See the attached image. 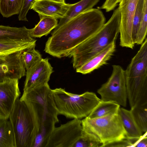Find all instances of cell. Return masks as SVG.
Instances as JSON below:
<instances>
[{
    "label": "cell",
    "mask_w": 147,
    "mask_h": 147,
    "mask_svg": "<svg viewBox=\"0 0 147 147\" xmlns=\"http://www.w3.org/2000/svg\"><path fill=\"white\" fill-rule=\"evenodd\" d=\"M105 21L99 9L84 12L54 29L44 51L57 58L69 56L76 47L99 30Z\"/></svg>",
    "instance_id": "6da1fadb"
},
{
    "label": "cell",
    "mask_w": 147,
    "mask_h": 147,
    "mask_svg": "<svg viewBox=\"0 0 147 147\" xmlns=\"http://www.w3.org/2000/svg\"><path fill=\"white\" fill-rule=\"evenodd\" d=\"M121 14L119 7L113 11L109 20L93 36L80 44L69 56L72 58L76 69L116 39L120 32Z\"/></svg>",
    "instance_id": "7a4b0ae2"
},
{
    "label": "cell",
    "mask_w": 147,
    "mask_h": 147,
    "mask_svg": "<svg viewBox=\"0 0 147 147\" xmlns=\"http://www.w3.org/2000/svg\"><path fill=\"white\" fill-rule=\"evenodd\" d=\"M20 99L24 101L27 106L36 134L42 125L55 124L59 122L58 118L59 114L52 89L48 83L38 85L24 91Z\"/></svg>",
    "instance_id": "3957f363"
},
{
    "label": "cell",
    "mask_w": 147,
    "mask_h": 147,
    "mask_svg": "<svg viewBox=\"0 0 147 147\" xmlns=\"http://www.w3.org/2000/svg\"><path fill=\"white\" fill-rule=\"evenodd\" d=\"M127 98L131 108L147 103V38L125 70Z\"/></svg>",
    "instance_id": "277c9868"
},
{
    "label": "cell",
    "mask_w": 147,
    "mask_h": 147,
    "mask_svg": "<svg viewBox=\"0 0 147 147\" xmlns=\"http://www.w3.org/2000/svg\"><path fill=\"white\" fill-rule=\"evenodd\" d=\"M52 91L59 114L67 118L80 119L87 117L100 100L92 92L78 94L69 92L61 88Z\"/></svg>",
    "instance_id": "5b68a950"
},
{
    "label": "cell",
    "mask_w": 147,
    "mask_h": 147,
    "mask_svg": "<svg viewBox=\"0 0 147 147\" xmlns=\"http://www.w3.org/2000/svg\"><path fill=\"white\" fill-rule=\"evenodd\" d=\"M81 121L82 130L101 144V147L111 142L126 138V132L118 113L105 116Z\"/></svg>",
    "instance_id": "8992f818"
},
{
    "label": "cell",
    "mask_w": 147,
    "mask_h": 147,
    "mask_svg": "<svg viewBox=\"0 0 147 147\" xmlns=\"http://www.w3.org/2000/svg\"><path fill=\"white\" fill-rule=\"evenodd\" d=\"M9 119L14 134L16 147H33L36 129L26 105L19 98L16 100Z\"/></svg>",
    "instance_id": "52a82bcc"
},
{
    "label": "cell",
    "mask_w": 147,
    "mask_h": 147,
    "mask_svg": "<svg viewBox=\"0 0 147 147\" xmlns=\"http://www.w3.org/2000/svg\"><path fill=\"white\" fill-rule=\"evenodd\" d=\"M112 74L97 91L101 100L111 101L125 107L127 95L125 70L119 65H112Z\"/></svg>",
    "instance_id": "ba28073f"
},
{
    "label": "cell",
    "mask_w": 147,
    "mask_h": 147,
    "mask_svg": "<svg viewBox=\"0 0 147 147\" xmlns=\"http://www.w3.org/2000/svg\"><path fill=\"white\" fill-rule=\"evenodd\" d=\"M82 132L81 121L74 119L55 127L46 147H73Z\"/></svg>",
    "instance_id": "9c48e42d"
},
{
    "label": "cell",
    "mask_w": 147,
    "mask_h": 147,
    "mask_svg": "<svg viewBox=\"0 0 147 147\" xmlns=\"http://www.w3.org/2000/svg\"><path fill=\"white\" fill-rule=\"evenodd\" d=\"M138 0H120L119 8L121 14L120 45L133 49L132 39L133 19Z\"/></svg>",
    "instance_id": "30bf717a"
},
{
    "label": "cell",
    "mask_w": 147,
    "mask_h": 147,
    "mask_svg": "<svg viewBox=\"0 0 147 147\" xmlns=\"http://www.w3.org/2000/svg\"><path fill=\"white\" fill-rule=\"evenodd\" d=\"M20 95L18 79H9L0 82V120L9 119Z\"/></svg>",
    "instance_id": "8fae6325"
},
{
    "label": "cell",
    "mask_w": 147,
    "mask_h": 147,
    "mask_svg": "<svg viewBox=\"0 0 147 147\" xmlns=\"http://www.w3.org/2000/svg\"><path fill=\"white\" fill-rule=\"evenodd\" d=\"M48 58H42L26 70L24 91L38 85L48 83L53 67Z\"/></svg>",
    "instance_id": "7c38bea8"
},
{
    "label": "cell",
    "mask_w": 147,
    "mask_h": 147,
    "mask_svg": "<svg viewBox=\"0 0 147 147\" xmlns=\"http://www.w3.org/2000/svg\"><path fill=\"white\" fill-rule=\"evenodd\" d=\"M22 51L0 57V82L10 78L19 80L25 75L26 69L21 59Z\"/></svg>",
    "instance_id": "4fadbf2b"
},
{
    "label": "cell",
    "mask_w": 147,
    "mask_h": 147,
    "mask_svg": "<svg viewBox=\"0 0 147 147\" xmlns=\"http://www.w3.org/2000/svg\"><path fill=\"white\" fill-rule=\"evenodd\" d=\"M115 50L116 41H114L76 69V72L86 74L99 68L107 63L113 55Z\"/></svg>",
    "instance_id": "5bb4252c"
},
{
    "label": "cell",
    "mask_w": 147,
    "mask_h": 147,
    "mask_svg": "<svg viewBox=\"0 0 147 147\" xmlns=\"http://www.w3.org/2000/svg\"><path fill=\"white\" fill-rule=\"evenodd\" d=\"M71 4L52 0H36L30 9L37 12L38 16H46L61 19L65 16Z\"/></svg>",
    "instance_id": "9a60e30c"
},
{
    "label": "cell",
    "mask_w": 147,
    "mask_h": 147,
    "mask_svg": "<svg viewBox=\"0 0 147 147\" xmlns=\"http://www.w3.org/2000/svg\"><path fill=\"white\" fill-rule=\"evenodd\" d=\"M31 29L0 25V42L33 41L36 40L30 35Z\"/></svg>",
    "instance_id": "2e32d148"
},
{
    "label": "cell",
    "mask_w": 147,
    "mask_h": 147,
    "mask_svg": "<svg viewBox=\"0 0 147 147\" xmlns=\"http://www.w3.org/2000/svg\"><path fill=\"white\" fill-rule=\"evenodd\" d=\"M118 113L126 132V137L133 142L134 146L143 134L135 122L130 110L120 107Z\"/></svg>",
    "instance_id": "e0dca14e"
},
{
    "label": "cell",
    "mask_w": 147,
    "mask_h": 147,
    "mask_svg": "<svg viewBox=\"0 0 147 147\" xmlns=\"http://www.w3.org/2000/svg\"><path fill=\"white\" fill-rule=\"evenodd\" d=\"M100 0H81L74 4H71L64 17L60 19L56 27H59L79 14L91 9Z\"/></svg>",
    "instance_id": "ac0fdd59"
},
{
    "label": "cell",
    "mask_w": 147,
    "mask_h": 147,
    "mask_svg": "<svg viewBox=\"0 0 147 147\" xmlns=\"http://www.w3.org/2000/svg\"><path fill=\"white\" fill-rule=\"evenodd\" d=\"M40 20L35 27L31 29V36L33 38H40L46 36L57 26V19L49 16H39Z\"/></svg>",
    "instance_id": "d6986e66"
},
{
    "label": "cell",
    "mask_w": 147,
    "mask_h": 147,
    "mask_svg": "<svg viewBox=\"0 0 147 147\" xmlns=\"http://www.w3.org/2000/svg\"><path fill=\"white\" fill-rule=\"evenodd\" d=\"M36 41L0 42V57L7 56L36 46Z\"/></svg>",
    "instance_id": "ffe728a7"
},
{
    "label": "cell",
    "mask_w": 147,
    "mask_h": 147,
    "mask_svg": "<svg viewBox=\"0 0 147 147\" xmlns=\"http://www.w3.org/2000/svg\"><path fill=\"white\" fill-rule=\"evenodd\" d=\"M120 106L114 102L101 100L92 112L87 117L94 119L118 113Z\"/></svg>",
    "instance_id": "44dd1931"
},
{
    "label": "cell",
    "mask_w": 147,
    "mask_h": 147,
    "mask_svg": "<svg viewBox=\"0 0 147 147\" xmlns=\"http://www.w3.org/2000/svg\"><path fill=\"white\" fill-rule=\"evenodd\" d=\"M0 147H16L12 127L8 119L0 120Z\"/></svg>",
    "instance_id": "7402d4cb"
},
{
    "label": "cell",
    "mask_w": 147,
    "mask_h": 147,
    "mask_svg": "<svg viewBox=\"0 0 147 147\" xmlns=\"http://www.w3.org/2000/svg\"><path fill=\"white\" fill-rule=\"evenodd\" d=\"M134 119L142 133L147 131V103L136 105L130 110Z\"/></svg>",
    "instance_id": "603a6c76"
},
{
    "label": "cell",
    "mask_w": 147,
    "mask_h": 147,
    "mask_svg": "<svg viewBox=\"0 0 147 147\" xmlns=\"http://www.w3.org/2000/svg\"><path fill=\"white\" fill-rule=\"evenodd\" d=\"M23 0H0V13L3 17L8 18L19 14Z\"/></svg>",
    "instance_id": "cb8c5ba5"
},
{
    "label": "cell",
    "mask_w": 147,
    "mask_h": 147,
    "mask_svg": "<svg viewBox=\"0 0 147 147\" xmlns=\"http://www.w3.org/2000/svg\"><path fill=\"white\" fill-rule=\"evenodd\" d=\"M54 124L42 125L36 135L33 147H46L55 126Z\"/></svg>",
    "instance_id": "d4e9b609"
},
{
    "label": "cell",
    "mask_w": 147,
    "mask_h": 147,
    "mask_svg": "<svg viewBox=\"0 0 147 147\" xmlns=\"http://www.w3.org/2000/svg\"><path fill=\"white\" fill-rule=\"evenodd\" d=\"M35 46L23 51L21 53V60L26 70L42 58L40 53L35 49Z\"/></svg>",
    "instance_id": "484cf974"
},
{
    "label": "cell",
    "mask_w": 147,
    "mask_h": 147,
    "mask_svg": "<svg viewBox=\"0 0 147 147\" xmlns=\"http://www.w3.org/2000/svg\"><path fill=\"white\" fill-rule=\"evenodd\" d=\"M145 1L138 0L133 19L132 39L135 45L136 44L137 35L143 15Z\"/></svg>",
    "instance_id": "4316f807"
},
{
    "label": "cell",
    "mask_w": 147,
    "mask_h": 147,
    "mask_svg": "<svg viewBox=\"0 0 147 147\" xmlns=\"http://www.w3.org/2000/svg\"><path fill=\"white\" fill-rule=\"evenodd\" d=\"M147 31V0H145L143 15L138 32L136 44L141 45L146 38Z\"/></svg>",
    "instance_id": "83f0119b"
},
{
    "label": "cell",
    "mask_w": 147,
    "mask_h": 147,
    "mask_svg": "<svg viewBox=\"0 0 147 147\" xmlns=\"http://www.w3.org/2000/svg\"><path fill=\"white\" fill-rule=\"evenodd\" d=\"M101 143L83 131L80 139L76 142L73 147H99Z\"/></svg>",
    "instance_id": "f1b7e54d"
},
{
    "label": "cell",
    "mask_w": 147,
    "mask_h": 147,
    "mask_svg": "<svg viewBox=\"0 0 147 147\" xmlns=\"http://www.w3.org/2000/svg\"><path fill=\"white\" fill-rule=\"evenodd\" d=\"M36 0H23V3L18 19L19 21H28L26 16L28 11L34 2Z\"/></svg>",
    "instance_id": "f546056e"
},
{
    "label": "cell",
    "mask_w": 147,
    "mask_h": 147,
    "mask_svg": "<svg viewBox=\"0 0 147 147\" xmlns=\"http://www.w3.org/2000/svg\"><path fill=\"white\" fill-rule=\"evenodd\" d=\"M134 143L126 137L120 140L113 141L107 144L103 147H133Z\"/></svg>",
    "instance_id": "4dcf8cb0"
},
{
    "label": "cell",
    "mask_w": 147,
    "mask_h": 147,
    "mask_svg": "<svg viewBox=\"0 0 147 147\" xmlns=\"http://www.w3.org/2000/svg\"><path fill=\"white\" fill-rule=\"evenodd\" d=\"M120 0H105L101 6V8L107 12L113 10L119 2Z\"/></svg>",
    "instance_id": "1f68e13d"
},
{
    "label": "cell",
    "mask_w": 147,
    "mask_h": 147,
    "mask_svg": "<svg viewBox=\"0 0 147 147\" xmlns=\"http://www.w3.org/2000/svg\"><path fill=\"white\" fill-rule=\"evenodd\" d=\"M134 147H147V137L146 133L144 134H143V136L136 143Z\"/></svg>",
    "instance_id": "d6a6232c"
},
{
    "label": "cell",
    "mask_w": 147,
    "mask_h": 147,
    "mask_svg": "<svg viewBox=\"0 0 147 147\" xmlns=\"http://www.w3.org/2000/svg\"><path fill=\"white\" fill-rule=\"evenodd\" d=\"M54 1H55L58 2H65V0H52Z\"/></svg>",
    "instance_id": "836d02e7"
}]
</instances>
